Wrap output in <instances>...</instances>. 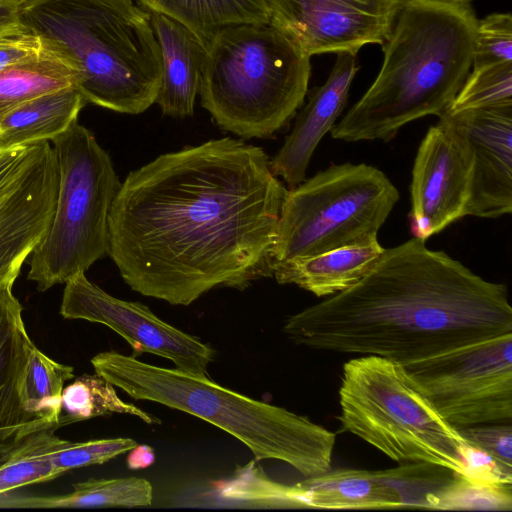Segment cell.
<instances>
[{
	"mask_svg": "<svg viewBox=\"0 0 512 512\" xmlns=\"http://www.w3.org/2000/svg\"><path fill=\"white\" fill-rule=\"evenodd\" d=\"M477 21L467 2L401 0L382 67L332 138L387 142L409 122L444 113L472 67Z\"/></svg>",
	"mask_w": 512,
	"mask_h": 512,
	"instance_id": "3957f363",
	"label": "cell"
},
{
	"mask_svg": "<svg viewBox=\"0 0 512 512\" xmlns=\"http://www.w3.org/2000/svg\"><path fill=\"white\" fill-rule=\"evenodd\" d=\"M91 364L95 373L133 399L188 413L231 434L257 461H282L306 478L331 469L336 435L305 416L224 388L207 377L115 351L95 355Z\"/></svg>",
	"mask_w": 512,
	"mask_h": 512,
	"instance_id": "5b68a950",
	"label": "cell"
},
{
	"mask_svg": "<svg viewBox=\"0 0 512 512\" xmlns=\"http://www.w3.org/2000/svg\"><path fill=\"white\" fill-rule=\"evenodd\" d=\"M400 198L378 168L333 164L288 189L282 203L274 267L335 248L378 240Z\"/></svg>",
	"mask_w": 512,
	"mask_h": 512,
	"instance_id": "9c48e42d",
	"label": "cell"
},
{
	"mask_svg": "<svg viewBox=\"0 0 512 512\" xmlns=\"http://www.w3.org/2000/svg\"><path fill=\"white\" fill-rule=\"evenodd\" d=\"M467 444L489 455L512 475L511 422L489 423L457 429Z\"/></svg>",
	"mask_w": 512,
	"mask_h": 512,
	"instance_id": "d6a6232c",
	"label": "cell"
},
{
	"mask_svg": "<svg viewBox=\"0 0 512 512\" xmlns=\"http://www.w3.org/2000/svg\"><path fill=\"white\" fill-rule=\"evenodd\" d=\"M288 189L263 148L223 137L131 171L109 215V252L135 292L189 306L273 276Z\"/></svg>",
	"mask_w": 512,
	"mask_h": 512,
	"instance_id": "6da1fadb",
	"label": "cell"
},
{
	"mask_svg": "<svg viewBox=\"0 0 512 512\" xmlns=\"http://www.w3.org/2000/svg\"><path fill=\"white\" fill-rule=\"evenodd\" d=\"M512 106V61L475 68L446 111Z\"/></svg>",
	"mask_w": 512,
	"mask_h": 512,
	"instance_id": "f1b7e54d",
	"label": "cell"
},
{
	"mask_svg": "<svg viewBox=\"0 0 512 512\" xmlns=\"http://www.w3.org/2000/svg\"><path fill=\"white\" fill-rule=\"evenodd\" d=\"M12 284H0V431L19 428H50L27 413L19 396L20 380L34 345L22 317L23 308Z\"/></svg>",
	"mask_w": 512,
	"mask_h": 512,
	"instance_id": "d6986e66",
	"label": "cell"
},
{
	"mask_svg": "<svg viewBox=\"0 0 512 512\" xmlns=\"http://www.w3.org/2000/svg\"><path fill=\"white\" fill-rule=\"evenodd\" d=\"M469 162L466 216L496 219L512 212V106L445 111L439 116Z\"/></svg>",
	"mask_w": 512,
	"mask_h": 512,
	"instance_id": "5bb4252c",
	"label": "cell"
},
{
	"mask_svg": "<svg viewBox=\"0 0 512 512\" xmlns=\"http://www.w3.org/2000/svg\"><path fill=\"white\" fill-rule=\"evenodd\" d=\"M295 486L299 508L402 509L398 492L381 471L330 469Z\"/></svg>",
	"mask_w": 512,
	"mask_h": 512,
	"instance_id": "ffe728a7",
	"label": "cell"
},
{
	"mask_svg": "<svg viewBox=\"0 0 512 512\" xmlns=\"http://www.w3.org/2000/svg\"><path fill=\"white\" fill-rule=\"evenodd\" d=\"M127 466L129 469H144L154 464L156 460L155 452L148 445H136L128 451Z\"/></svg>",
	"mask_w": 512,
	"mask_h": 512,
	"instance_id": "74e56055",
	"label": "cell"
},
{
	"mask_svg": "<svg viewBox=\"0 0 512 512\" xmlns=\"http://www.w3.org/2000/svg\"><path fill=\"white\" fill-rule=\"evenodd\" d=\"M358 69L354 55L337 53L327 80L310 93L307 103L297 114L291 133L270 158L272 172L282 178L289 189L306 179L313 153L342 113Z\"/></svg>",
	"mask_w": 512,
	"mask_h": 512,
	"instance_id": "2e32d148",
	"label": "cell"
},
{
	"mask_svg": "<svg viewBox=\"0 0 512 512\" xmlns=\"http://www.w3.org/2000/svg\"><path fill=\"white\" fill-rule=\"evenodd\" d=\"M297 345L405 364L512 333L505 284L412 237L349 289L287 318Z\"/></svg>",
	"mask_w": 512,
	"mask_h": 512,
	"instance_id": "7a4b0ae2",
	"label": "cell"
},
{
	"mask_svg": "<svg viewBox=\"0 0 512 512\" xmlns=\"http://www.w3.org/2000/svg\"><path fill=\"white\" fill-rule=\"evenodd\" d=\"M55 431L50 427L30 433L0 466V496L62 474L52 462L53 453L64 440Z\"/></svg>",
	"mask_w": 512,
	"mask_h": 512,
	"instance_id": "4316f807",
	"label": "cell"
},
{
	"mask_svg": "<svg viewBox=\"0 0 512 512\" xmlns=\"http://www.w3.org/2000/svg\"><path fill=\"white\" fill-rule=\"evenodd\" d=\"M470 171L466 152L443 122L431 126L421 141L410 185V229L426 241L466 216Z\"/></svg>",
	"mask_w": 512,
	"mask_h": 512,
	"instance_id": "9a60e30c",
	"label": "cell"
},
{
	"mask_svg": "<svg viewBox=\"0 0 512 512\" xmlns=\"http://www.w3.org/2000/svg\"><path fill=\"white\" fill-rule=\"evenodd\" d=\"M45 50L42 40L29 32L0 38V71L32 60Z\"/></svg>",
	"mask_w": 512,
	"mask_h": 512,
	"instance_id": "836d02e7",
	"label": "cell"
},
{
	"mask_svg": "<svg viewBox=\"0 0 512 512\" xmlns=\"http://www.w3.org/2000/svg\"><path fill=\"white\" fill-rule=\"evenodd\" d=\"M73 378V367L52 360L34 344L20 380L23 409L36 419L59 428L64 384Z\"/></svg>",
	"mask_w": 512,
	"mask_h": 512,
	"instance_id": "d4e9b609",
	"label": "cell"
},
{
	"mask_svg": "<svg viewBox=\"0 0 512 512\" xmlns=\"http://www.w3.org/2000/svg\"><path fill=\"white\" fill-rule=\"evenodd\" d=\"M25 1V0H24Z\"/></svg>",
	"mask_w": 512,
	"mask_h": 512,
	"instance_id": "ab89813d",
	"label": "cell"
},
{
	"mask_svg": "<svg viewBox=\"0 0 512 512\" xmlns=\"http://www.w3.org/2000/svg\"><path fill=\"white\" fill-rule=\"evenodd\" d=\"M384 249L378 240L347 245L276 265L273 276L279 284H293L318 297L332 296L362 280Z\"/></svg>",
	"mask_w": 512,
	"mask_h": 512,
	"instance_id": "ac0fdd59",
	"label": "cell"
},
{
	"mask_svg": "<svg viewBox=\"0 0 512 512\" xmlns=\"http://www.w3.org/2000/svg\"><path fill=\"white\" fill-rule=\"evenodd\" d=\"M449 1H460V2H468L469 0H449Z\"/></svg>",
	"mask_w": 512,
	"mask_h": 512,
	"instance_id": "f35d334b",
	"label": "cell"
},
{
	"mask_svg": "<svg viewBox=\"0 0 512 512\" xmlns=\"http://www.w3.org/2000/svg\"><path fill=\"white\" fill-rule=\"evenodd\" d=\"M70 86H75L74 70L46 47L37 58L0 71V125L22 104Z\"/></svg>",
	"mask_w": 512,
	"mask_h": 512,
	"instance_id": "cb8c5ba5",
	"label": "cell"
},
{
	"mask_svg": "<svg viewBox=\"0 0 512 512\" xmlns=\"http://www.w3.org/2000/svg\"><path fill=\"white\" fill-rule=\"evenodd\" d=\"M114 413L135 416L148 425L161 423L157 417L122 400L114 385L97 373L83 374L63 389L60 427Z\"/></svg>",
	"mask_w": 512,
	"mask_h": 512,
	"instance_id": "484cf974",
	"label": "cell"
},
{
	"mask_svg": "<svg viewBox=\"0 0 512 512\" xmlns=\"http://www.w3.org/2000/svg\"><path fill=\"white\" fill-rule=\"evenodd\" d=\"M60 314L66 319L100 323L115 331L135 355L154 354L175 368L207 377L214 349L198 337L166 323L140 302L118 299L79 273L65 282Z\"/></svg>",
	"mask_w": 512,
	"mask_h": 512,
	"instance_id": "8fae6325",
	"label": "cell"
},
{
	"mask_svg": "<svg viewBox=\"0 0 512 512\" xmlns=\"http://www.w3.org/2000/svg\"><path fill=\"white\" fill-rule=\"evenodd\" d=\"M59 179L51 223L27 259L46 291L85 273L109 252V215L121 182L106 150L78 122L51 141Z\"/></svg>",
	"mask_w": 512,
	"mask_h": 512,
	"instance_id": "ba28073f",
	"label": "cell"
},
{
	"mask_svg": "<svg viewBox=\"0 0 512 512\" xmlns=\"http://www.w3.org/2000/svg\"><path fill=\"white\" fill-rule=\"evenodd\" d=\"M149 13L161 54V85L155 103L164 115L192 116L208 41L166 15Z\"/></svg>",
	"mask_w": 512,
	"mask_h": 512,
	"instance_id": "e0dca14e",
	"label": "cell"
},
{
	"mask_svg": "<svg viewBox=\"0 0 512 512\" xmlns=\"http://www.w3.org/2000/svg\"><path fill=\"white\" fill-rule=\"evenodd\" d=\"M512 61V16L493 13L477 21L472 67Z\"/></svg>",
	"mask_w": 512,
	"mask_h": 512,
	"instance_id": "1f68e13d",
	"label": "cell"
},
{
	"mask_svg": "<svg viewBox=\"0 0 512 512\" xmlns=\"http://www.w3.org/2000/svg\"><path fill=\"white\" fill-rule=\"evenodd\" d=\"M74 490L61 496H29L0 501L2 508H94L146 507L152 504L151 483L139 477L89 479L73 485Z\"/></svg>",
	"mask_w": 512,
	"mask_h": 512,
	"instance_id": "603a6c76",
	"label": "cell"
},
{
	"mask_svg": "<svg viewBox=\"0 0 512 512\" xmlns=\"http://www.w3.org/2000/svg\"><path fill=\"white\" fill-rule=\"evenodd\" d=\"M24 0H0V38L26 33L20 18Z\"/></svg>",
	"mask_w": 512,
	"mask_h": 512,
	"instance_id": "d590c367",
	"label": "cell"
},
{
	"mask_svg": "<svg viewBox=\"0 0 512 512\" xmlns=\"http://www.w3.org/2000/svg\"><path fill=\"white\" fill-rule=\"evenodd\" d=\"M437 510H512V484L483 482L456 474L439 497Z\"/></svg>",
	"mask_w": 512,
	"mask_h": 512,
	"instance_id": "f546056e",
	"label": "cell"
},
{
	"mask_svg": "<svg viewBox=\"0 0 512 512\" xmlns=\"http://www.w3.org/2000/svg\"><path fill=\"white\" fill-rule=\"evenodd\" d=\"M456 429L512 419V333L402 364Z\"/></svg>",
	"mask_w": 512,
	"mask_h": 512,
	"instance_id": "30bf717a",
	"label": "cell"
},
{
	"mask_svg": "<svg viewBox=\"0 0 512 512\" xmlns=\"http://www.w3.org/2000/svg\"><path fill=\"white\" fill-rule=\"evenodd\" d=\"M32 431V428L0 431V466L13 454Z\"/></svg>",
	"mask_w": 512,
	"mask_h": 512,
	"instance_id": "8d00e7d4",
	"label": "cell"
},
{
	"mask_svg": "<svg viewBox=\"0 0 512 512\" xmlns=\"http://www.w3.org/2000/svg\"><path fill=\"white\" fill-rule=\"evenodd\" d=\"M20 18L74 70L86 103L133 115L155 103L160 49L150 13L133 0H25Z\"/></svg>",
	"mask_w": 512,
	"mask_h": 512,
	"instance_id": "277c9868",
	"label": "cell"
},
{
	"mask_svg": "<svg viewBox=\"0 0 512 512\" xmlns=\"http://www.w3.org/2000/svg\"><path fill=\"white\" fill-rule=\"evenodd\" d=\"M343 430L398 463L428 462L462 476L467 442L428 400L401 363L364 355L343 366Z\"/></svg>",
	"mask_w": 512,
	"mask_h": 512,
	"instance_id": "52a82bcc",
	"label": "cell"
},
{
	"mask_svg": "<svg viewBox=\"0 0 512 512\" xmlns=\"http://www.w3.org/2000/svg\"><path fill=\"white\" fill-rule=\"evenodd\" d=\"M150 12L166 15L209 41L227 27L265 23V0H138Z\"/></svg>",
	"mask_w": 512,
	"mask_h": 512,
	"instance_id": "7402d4cb",
	"label": "cell"
},
{
	"mask_svg": "<svg viewBox=\"0 0 512 512\" xmlns=\"http://www.w3.org/2000/svg\"><path fill=\"white\" fill-rule=\"evenodd\" d=\"M137 445L132 438L117 437L71 442L63 440L52 455L54 466L63 474L70 469L103 464Z\"/></svg>",
	"mask_w": 512,
	"mask_h": 512,
	"instance_id": "4dcf8cb0",
	"label": "cell"
},
{
	"mask_svg": "<svg viewBox=\"0 0 512 512\" xmlns=\"http://www.w3.org/2000/svg\"><path fill=\"white\" fill-rule=\"evenodd\" d=\"M384 479L398 492L403 508L435 509L442 492L456 472L428 462H408L381 470Z\"/></svg>",
	"mask_w": 512,
	"mask_h": 512,
	"instance_id": "83f0119b",
	"label": "cell"
},
{
	"mask_svg": "<svg viewBox=\"0 0 512 512\" xmlns=\"http://www.w3.org/2000/svg\"><path fill=\"white\" fill-rule=\"evenodd\" d=\"M310 74V56L273 23L239 24L208 41L198 94L222 130L271 138L302 106Z\"/></svg>",
	"mask_w": 512,
	"mask_h": 512,
	"instance_id": "8992f818",
	"label": "cell"
},
{
	"mask_svg": "<svg viewBox=\"0 0 512 512\" xmlns=\"http://www.w3.org/2000/svg\"><path fill=\"white\" fill-rule=\"evenodd\" d=\"M270 22L308 56L349 53L387 39L401 0H265Z\"/></svg>",
	"mask_w": 512,
	"mask_h": 512,
	"instance_id": "7c38bea8",
	"label": "cell"
},
{
	"mask_svg": "<svg viewBox=\"0 0 512 512\" xmlns=\"http://www.w3.org/2000/svg\"><path fill=\"white\" fill-rule=\"evenodd\" d=\"M33 145L0 147V189L21 169Z\"/></svg>",
	"mask_w": 512,
	"mask_h": 512,
	"instance_id": "e575fe53",
	"label": "cell"
},
{
	"mask_svg": "<svg viewBox=\"0 0 512 512\" xmlns=\"http://www.w3.org/2000/svg\"><path fill=\"white\" fill-rule=\"evenodd\" d=\"M75 86L36 97L11 111L0 125V147L51 142L77 122L86 105Z\"/></svg>",
	"mask_w": 512,
	"mask_h": 512,
	"instance_id": "44dd1931",
	"label": "cell"
},
{
	"mask_svg": "<svg viewBox=\"0 0 512 512\" xmlns=\"http://www.w3.org/2000/svg\"><path fill=\"white\" fill-rule=\"evenodd\" d=\"M58 165L49 141L38 142L0 189V284H14L45 235L55 210Z\"/></svg>",
	"mask_w": 512,
	"mask_h": 512,
	"instance_id": "4fadbf2b",
	"label": "cell"
}]
</instances>
